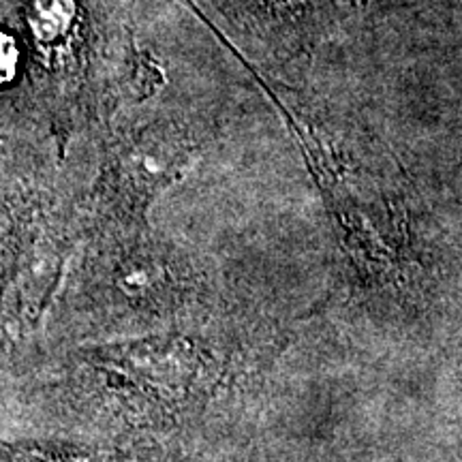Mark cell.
I'll return each mask as SVG.
<instances>
[{"label": "cell", "mask_w": 462, "mask_h": 462, "mask_svg": "<svg viewBox=\"0 0 462 462\" xmlns=\"http://www.w3.org/2000/svg\"><path fill=\"white\" fill-rule=\"evenodd\" d=\"M0 140H3V137H0Z\"/></svg>", "instance_id": "cell-7"}, {"label": "cell", "mask_w": 462, "mask_h": 462, "mask_svg": "<svg viewBox=\"0 0 462 462\" xmlns=\"http://www.w3.org/2000/svg\"><path fill=\"white\" fill-rule=\"evenodd\" d=\"M92 373L106 377L118 398L157 413L199 407L217 385L218 366L206 346L189 338H148L142 343L92 349L84 357Z\"/></svg>", "instance_id": "cell-3"}, {"label": "cell", "mask_w": 462, "mask_h": 462, "mask_svg": "<svg viewBox=\"0 0 462 462\" xmlns=\"http://www.w3.org/2000/svg\"><path fill=\"white\" fill-rule=\"evenodd\" d=\"M0 462H178V456L157 446L86 448L73 443L0 441Z\"/></svg>", "instance_id": "cell-5"}, {"label": "cell", "mask_w": 462, "mask_h": 462, "mask_svg": "<svg viewBox=\"0 0 462 462\" xmlns=\"http://www.w3.org/2000/svg\"><path fill=\"white\" fill-rule=\"evenodd\" d=\"M198 137L173 120L125 125L109 142L99 189L92 204L95 234L146 227V210L157 195L193 163Z\"/></svg>", "instance_id": "cell-2"}, {"label": "cell", "mask_w": 462, "mask_h": 462, "mask_svg": "<svg viewBox=\"0 0 462 462\" xmlns=\"http://www.w3.org/2000/svg\"><path fill=\"white\" fill-rule=\"evenodd\" d=\"M99 273H106L103 289L109 291L112 317L129 323L165 321L176 317L195 296V279L148 229L99 234Z\"/></svg>", "instance_id": "cell-4"}, {"label": "cell", "mask_w": 462, "mask_h": 462, "mask_svg": "<svg viewBox=\"0 0 462 462\" xmlns=\"http://www.w3.org/2000/svg\"><path fill=\"white\" fill-rule=\"evenodd\" d=\"M22 71V42L11 31L0 28V88L14 84Z\"/></svg>", "instance_id": "cell-6"}, {"label": "cell", "mask_w": 462, "mask_h": 462, "mask_svg": "<svg viewBox=\"0 0 462 462\" xmlns=\"http://www.w3.org/2000/svg\"><path fill=\"white\" fill-rule=\"evenodd\" d=\"M17 11L37 99L67 137L106 106L129 50L95 0H17Z\"/></svg>", "instance_id": "cell-1"}]
</instances>
